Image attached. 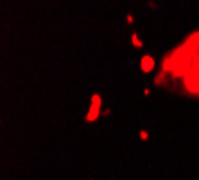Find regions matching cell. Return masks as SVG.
<instances>
[{
	"mask_svg": "<svg viewBox=\"0 0 199 180\" xmlns=\"http://www.w3.org/2000/svg\"><path fill=\"white\" fill-rule=\"evenodd\" d=\"M153 67H154V59H153L151 56H143L142 58V70L143 72H149Z\"/></svg>",
	"mask_w": 199,
	"mask_h": 180,
	"instance_id": "cell-2",
	"label": "cell"
},
{
	"mask_svg": "<svg viewBox=\"0 0 199 180\" xmlns=\"http://www.w3.org/2000/svg\"><path fill=\"white\" fill-rule=\"evenodd\" d=\"M92 110H90V114L86 115V119H88V121L92 122V121H95V115H99V105H100V97L99 95H97V94H95V95H93L92 97Z\"/></svg>",
	"mask_w": 199,
	"mask_h": 180,
	"instance_id": "cell-1",
	"label": "cell"
},
{
	"mask_svg": "<svg viewBox=\"0 0 199 180\" xmlns=\"http://www.w3.org/2000/svg\"><path fill=\"white\" fill-rule=\"evenodd\" d=\"M133 43H135L136 47H142V42H138V38H136V34H133Z\"/></svg>",
	"mask_w": 199,
	"mask_h": 180,
	"instance_id": "cell-3",
	"label": "cell"
}]
</instances>
